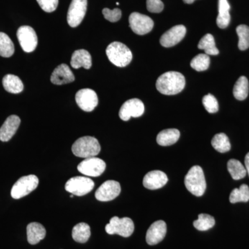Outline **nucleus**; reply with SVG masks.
<instances>
[{"label": "nucleus", "mask_w": 249, "mask_h": 249, "mask_svg": "<svg viewBox=\"0 0 249 249\" xmlns=\"http://www.w3.org/2000/svg\"><path fill=\"white\" fill-rule=\"evenodd\" d=\"M185 85L186 80L181 73L168 71L159 77L156 87L162 94L175 95L184 89Z\"/></svg>", "instance_id": "f257e3e1"}, {"label": "nucleus", "mask_w": 249, "mask_h": 249, "mask_svg": "<svg viewBox=\"0 0 249 249\" xmlns=\"http://www.w3.org/2000/svg\"><path fill=\"white\" fill-rule=\"evenodd\" d=\"M185 186L187 190L195 196H201L206 188L204 171L199 165L192 167L185 177Z\"/></svg>", "instance_id": "f03ea898"}, {"label": "nucleus", "mask_w": 249, "mask_h": 249, "mask_svg": "<svg viewBox=\"0 0 249 249\" xmlns=\"http://www.w3.org/2000/svg\"><path fill=\"white\" fill-rule=\"evenodd\" d=\"M106 54L109 61L116 67L127 66L132 60V53L130 49L121 42L111 43L106 49Z\"/></svg>", "instance_id": "7ed1b4c3"}, {"label": "nucleus", "mask_w": 249, "mask_h": 249, "mask_svg": "<svg viewBox=\"0 0 249 249\" xmlns=\"http://www.w3.org/2000/svg\"><path fill=\"white\" fill-rule=\"evenodd\" d=\"M73 155L81 158L96 157L101 152V145L96 138L83 137L78 139L71 147Z\"/></svg>", "instance_id": "20e7f679"}, {"label": "nucleus", "mask_w": 249, "mask_h": 249, "mask_svg": "<svg viewBox=\"0 0 249 249\" xmlns=\"http://www.w3.org/2000/svg\"><path fill=\"white\" fill-rule=\"evenodd\" d=\"M106 231L109 235L117 234L124 237L132 235L134 231L133 221L129 217H113L106 227Z\"/></svg>", "instance_id": "39448f33"}, {"label": "nucleus", "mask_w": 249, "mask_h": 249, "mask_svg": "<svg viewBox=\"0 0 249 249\" xmlns=\"http://www.w3.org/2000/svg\"><path fill=\"white\" fill-rule=\"evenodd\" d=\"M38 184L39 179L36 175L22 177L13 186L11 192V196L15 199L24 197L36 190Z\"/></svg>", "instance_id": "423d86ee"}, {"label": "nucleus", "mask_w": 249, "mask_h": 249, "mask_svg": "<svg viewBox=\"0 0 249 249\" xmlns=\"http://www.w3.org/2000/svg\"><path fill=\"white\" fill-rule=\"evenodd\" d=\"M94 182L85 177H74L70 178L65 184V190L73 196H83L92 191Z\"/></svg>", "instance_id": "0eeeda50"}, {"label": "nucleus", "mask_w": 249, "mask_h": 249, "mask_svg": "<svg viewBox=\"0 0 249 249\" xmlns=\"http://www.w3.org/2000/svg\"><path fill=\"white\" fill-rule=\"evenodd\" d=\"M106 168L104 160L95 157L85 159L78 165V170L80 173L93 178L101 176Z\"/></svg>", "instance_id": "6e6552de"}, {"label": "nucleus", "mask_w": 249, "mask_h": 249, "mask_svg": "<svg viewBox=\"0 0 249 249\" xmlns=\"http://www.w3.org/2000/svg\"><path fill=\"white\" fill-rule=\"evenodd\" d=\"M129 27L137 35H145L152 30L154 27L153 20L145 16L134 12L129 16Z\"/></svg>", "instance_id": "1a4fd4ad"}, {"label": "nucleus", "mask_w": 249, "mask_h": 249, "mask_svg": "<svg viewBox=\"0 0 249 249\" xmlns=\"http://www.w3.org/2000/svg\"><path fill=\"white\" fill-rule=\"evenodd\" d=\"M88 0H72L68 13L67 22L71 27H76L82 22L86 14Z\"/></svg>", "instance_id": "9d476101"}, {"label": "nucleus", "mask_w": 249, "mask_h": 249, "mask_svg": "<svg viewBox=\"0 0 249 249\" xmlns=\"http://www.w3.org/2000/svg\"><path fill=\"white\" fill-rule=\"evenodd\" d=\"M19 45L27 53L34 52L37 46V36L35 30L29 26H22L17 31Z\"/></svg>", "instance_id": "9b49d317"}, {"label": "nucleus", "mask_w": 249, "mask_h": 249, "mask_svg": "<svg viewBox=\"0 0 249 249\" xmlns=\"http://www.w3.org/2000/svg\"><path fill=\"white\" fill-rule=\"evenodd\" d=\"M145 106L138 98H132L126 101L121 106L119 111V117L121 120L127 121L131 117H140L143 114Z\"/></svg>", "instance_id": "f8f14e48"}, {"label": "nucleus", "mask_w": 249, "mask_h": 249, "mask_svg": "<svg viewBox=\"0 0 249 249\" xmlns=\"http://www.w3.org/2000/svg\"><path fill=\"white\" fill-rule=\"evenodd\" d=\"M121 191L120 183L118 181L109 180L103 183L98 188L95 193V196L100 201H111L119 196Z\"/></svg>", "instance_id": "ddd939ff"}, {"label": "nucleus", "mask_w": 249, "mask_h": 249, "mask_svg": "<svg viewBox=\"0 0 249 249\" xmlns=\"http://www.w3.org/2000/svg\"><path fill=\"white\" fill-rule=\"evenodd\" d=\"M77 105L85 111H91L98 106L97 94L91 89H80L76 94Z\"/></svg>", "instance_id": "4468645a"}, {"label": "nucleus", "mask_w": 249, "mask_h": 249, "mask_svg": "<svg viewBox=\"0 0 249 249\" xmlns=\"http://www.w3.org/2000/svg\"><path fill=\"white\" fill-rule=\"evenodd\" d=\"M186 34V28L183 25H177L172 27L167 31L163 36L160 37V43L163 47H172L178 45Z\"/></svg>", "instance_id": "2eb2a0df"}, {"label": "nucleus", "mask_w": 249, "mask_h": 249, "mask_svg": "<svg viewBox=\"0 0 249 249\" xmlns=\"http://www.w3.org/2000/svg\"><path fill=\"white\" fill-rule=\"evenodd\" d=\"M167 232V226L164 221L154 222L147 230L146 242L149 245H155L164 239Z\"/></svg>", "instance_id": "dca6fc26"}, {"label": "nucleus", "mask_w": 249, "mask_h": 249, "mask_svg": "<svg viewBox=\"0 0 249 249\" xmlns=\"http://www.w3.org/2000/svg\"><path fill=\"white\" fill-rule=\"evenodd\" d=\"M168 181L166 174L160 170H153L145 175L142 180V184L147 189L157 190L164 186Z\"/></svg>", "instance_id": "f3484780"}, {"label": "nucleus", "mask_w": 249, "mask_h": 249, "mask_svg": "<svg viewBox=\"0 0 249 249\" xmlns=\"http://www.w3.org/2000/svg\"><path fill=\"white\" fill-rule=\"evenodd\" d=\"M75 76L70 67L66 64H62L54 70L51 76V81L54 85L68 84L74 81Z\"/></svg>", "instance_id": "a211bd4d"}, {"label": "nucleus", "mask_w": 249, "mask_h": 249, "mask_svg": "<svg viewBox=\"0 0 249 249\" xmlns=\"http://www.w3.org/2000/svg\"><path fill=\"white\" fill-rule=\"evenodd\" d=\"M21 120L18 116L11 115L6 119L0 128V141L9 142L17 132Z\"/></svg>", "instance_id": "6ab92c4d"}, {"label": "nucleus", "mask_w": 249, "mask_h": 249, "mask_svg": "<svg viewBox=\"0 0 249 249\" xmlns=\"http://www.w3.org/2000/svg\"><path fill=\"white\" fill-rule=\"evenodd\" d=\"M27 240L31 245L38 244L46 236L45 228L37 222L30 223L27 227Z\"/></svg>", "instance_id": "aec40b11"}, {"label": "nucleus", "mask_w": 249, "mask_h": 249, "mask_svg": "<svg viewBox=\"0 0 249 249\" xmlns=\"http://www.w3.org/2000/svg\"><path fill=\"white\" fill-rule=\"evenodd\" d=\"M91 56L88 51L85 49L75 51L71 56V65L73 68L79 69L80 67L89 70L91 68Z\"/></svg>", "instance_id": "412c9836"}, {"label": "nucleus", "mask_w": 249, "mask_h": 249, "mask_svg": "<svg viewBox=\"0 0 249 249\" xmlns=\"http://www.w3.org/2000/svg\"><path fill=\"white\" fill-rule=\"evenodd\" d=\"M180 132L178 129H167L161 131L157 137V142L161 146H169L178 142Z\"/></svg>", "instance_id": "4be33fe9"}, {"label": "nucleus", "mask_w": 249, "mask_h": 249, "mask_svg": "<svg viewBox=\"0 0 249 249\" xmlns=\"http://www.w3.org/2000/svg\"><path fill=\"white\" fill-rule=\"evenodd\" d=\"M219 14L217 18V24L220 29H225L229 25L231 22V16L229 11L231 6L228 0H219L218 4Z\"/></svg>", "instance_id": "5701e85b"}, {"label": "nucleus", "mask_w": 249, "mask_h": 249, "mask_svg": "<svg viewBox=\"0 0 249 249\" xmlns=\"http://www.w3.org/2000/svg\"><path fill=\"white\" fill-rule=\"evenodd\" d=\"M2 84L4 88L8 92L19 93L24 89V85L19 77L13 74L6 75L3 78Z\"/></svg>", "instance_id": "b1692460"}, {"label": "nucleus", "mask_w": 249, "mask_h": 249, "mask_svg": "<svg viewBox=\"0 0 249 249\" xmlns=\"http://www.w3.org/2000/svg\"><path fill=\"white\" fill-rule=\"evenodd\" d=\"M91 236V230L88 224L79 223L73 227L72 230V237L78 243H85L89 240Z\"/></svg>", "instance_id": "393cba45"}, {"label": "nucleus", "mask_w": 249, "mask_h": 249, "mask_svg": "<svg viewBox=\"0 0 249 249\" xmlns=\"http://www.w3.org/2000/svg\"><path fill=\"white\" fill-rule=\"evenodd\" d=\"M249 80L245 76H241L236 82L233 88V95L239 101H244L249 94Z\"/></svg>", "instance_id": "a878e982"}, {"label": "nucleus", "mask_w": 249, "mask_h": 249, "mask_svg": "<svg viewBox=\"0 0 249 249\" xmlns=\"http://www.w3.org/2000/svg\"><path fill=\"white\" fill-rule=\"evenodd\" d=\"M198 48L202 49L207 55H216L219 54V50L215 46L213 36L208 34L204 36L198 44Z\"/></svg>", "instance_id": "bb28decb"}, {"label": "nucleus", "mask_w": 249, "mask_h": 249, "mask_svg": "<svg viewBox=\"0 0 249 249\" xmlns=\"http://www.w3.org/2000/svg\"><path fill=\"white\" fill-rule=\"evenodd\" d=\"M227 168L233 179H242V178H245L247 175V170L240 160H229L227 163Z\"/></svg>", "instance_id": "cd10ccee"}, {"label": "nucleus", "mask_w": 249, "mask_h": 249, "mask_svg": "<svg viewBox=\"0 0 249 249\" xmlns=\"http://www.w3.org/2000/svg\"><path fill=\"white\" fill-rule=\"evenodd\" d=\"M15 47L14 42L9 36L0 32V55L4 58H9L14 55Z\"/></svg>", "instance_id": "c85d7f7f"}, {"label": "nucleus", "mask_w": 249, "mask_h": 249, "mask_svg": "<svg viewBox=\"0 0 249 249\" xmlns=\"http://www.w3.org/2000/svg\"><path fill=\"white\" fill-rule=\"evenodd\" d=\"M211 144L217 151L221 153L229 152L231 147L229 138L224 133H219L214 135Z\"/></svg>", "instance_id": "c756f323"}, {"label": "nucleus", "mask_w": 249, "mask_h": 249, "mask_svg": "<svg viewBox=\"0 0 249 249\" xmlns=\"http://www.w3.org/2000/svg\"><path fill=\"white\" fill-rule=\"evenodd\" d=\"M229 200L232 204L238 202H247L249 201V187L242 184L239 188H235L231 192Z\"/></svg>", "instance_id": "7c9ffc66"}, {"label": "nucleus", "mask_w": 249, "mask_h": 249, "mask_svg": "<svg viewBox=\"0 0 249 249\" xmlns=\"http://www.w3.org/2000/svg\"><path fill=\"white\" fill-rule=\"evenodd\" d=\"M215 220L214 217L208 214H200L198 216V219L194 221L193 226L200 231L209 230L214 227Z\"/></svg>", "instance_id": "2f4dec72"}, {"label": "nucleus", "mask_w": 249, "mask_h": 249, "mask_svg": "<svg viewBox=\"0 0 249 249\" xmlns=\"http://www.w3.org/2000/svg\"><path fill=\"white\" fill-rule=\"evenodd\" d=\"M210 63L211 60L209 55L206 53H200L191 60V66L196 71H203L209 69Z\"/></svg>", "instance_id": "473e14b6"}, {"label": "nucleus", "mask_w": 249, "mask_h": 249, "mask_svg": "<svg viewBox=\"0 0 249 249\" xmlns=\"http://www.w3.org/2000/svg\"><path fill=\"white\" fill-rule=\"evenodd\" d=\"M236 32L239 37V49L242 51L247 50L249 48V27L242 24L237 27Z\"/></svg>", "instance_id": "72a5a7b5"}, {"label": "nucleus", "mask_w": 249, "mask_h": 249, "mask_svg": "<svg viewBox=\"0 0 249 249\" xmlns=\"http://www.w3.org/2000/svg\"><path fill=\"white\" fill-rule=\"evenodd\" d=\"M202 102L205 109L211 114L217 112L219 109V105H218L217 99L213 95L211 94V93L206 95L203 98Z\"/></svg>", "instance_id": "f704fd0d"}, {"label": "nucleus", "mask_w": 249, "mask_h": 249, "mask_svg": "<svg viewBox=\"0 0 249 249\" xmlns=\"http://www.w3.org/2000/svg\"><path fill=\"white\" fill-rule=\"evenodd\" d=\"M103 14L107 20L111 22H116L121 19L122 12L119 9L110 10L106 8L103 10Z\"/></svg>", "instance_id": "c9c22d12"}, {"label": "nucleus", "mask_w": 249, "mask_h": 249, "mask_svg": "<svg viewBox=\"0 0 249 249\" xmlns=\"http://www.w3.org/2000/svg\"><path fill=\"white\" fill-rule=\"evenodd\" d=\"M37 1L45 12H53L58 7V0H37Z\"/></svg>", "instance_id": "e433bc0d"}, {"label": "nucleus", "mask_w": 249, "mask_h": 249, "mask_svg": "<svg viewBox=\"0 0 249 249\" xmlns=\"http://www.w3.org/2000/svg\"><path fill=\"white\" fill-rule=\"evenodd\" d=\"M164 8V4L161 0H147V9L150 13L159 14Z\"/></svg>", "instance_id": "4c0bfd02"}, {"label": "nucleus", "mask_w": 249, "mask_h": 249, "mask_svg": "<svg viewBox=\"0 0 249 249\" xmlns=\"http://www.w3.org/2000/svg\"><path fill=\"white\" fill-rule=\"evenodd\" d=\"M245 162L246 170L249 175V152L246 155Z\"/></svg>", "instance_id": "58836bf2"}, {"label": "nucleus", "mask_w": 249, "mask_h": 249, "mask_svg": "<svg viewBox=\"0 0 249 249\" xmlns=\"http://www.w3.org/2000/svg\"><path fill=\"white\" fill-rule=\"evenodd\" d=\"M186 4H193L196 0H183Z\"/></svg>", "instance_id": "ea45409f"}, {"label": "nucleus", "mask_w": 249, "mask_h": 249, "mask_svg": "<svg viewBox=\"0 0 249 249\" xmlns=\"http://www.w3.org/2000/svg\"><path fill=\"white\" fill-rule=\"evenodd\" d=\"M73 196H73V195L72 194V195H71V196H70V197H71V198L73 197Z\"/></svg>", "instance_id": "a19ab883"}]
</instances>
